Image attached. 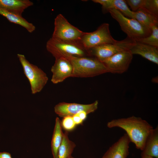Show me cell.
<instances>
[{
    "mask_svg": "<svg viewBox=\"0 0 158 158\" xmlns=\"http://www.w3.org/2000/svg\"><path fill=\"white\" fill-rule=\"evenodd\" d=\"M141 158H155L152 157L147 156H141Z\"/></svg>",
    "mask_w": 158,
    "mask_h": 158,
    "instance_id": "28",
    "label": "cell"
},
{
    "mask_svg": "<svg viewBox=\"0 0 158 158\" xmlns=\"http://www.w3.org/2000/svg\"><path fill=\"white\" fill-rule=\"evenodd\" d=\"M55 59L51 69L52 73L51 81L54 84H57L71 77L73 69L71 63L66 58L61 56Z\"/></svg>",
    "mask_w": 158,
    "mask_h": 158,
    "instance_id": "11",
    "label": "cell"
},
{
    "mask_svg": "<svg viewBox=\"0 0 158 158\" xmlns=\"http://www.w3.org/2000/svg\"><path fill=\"white\" fill-rule=\"evenodd\" d=\"M61 121L58 117L56 118L55 123L51 141V151L53 158H58V150L62 139Z\"/></svg>",
    "mask_w": 158,
    "mask_h": 158,
    "instance_id": "19",
    "label": "cell"
},
{
    "mask_svg": "<svg viewBox=\"0 0 158 158\" xmlns=\"http://www.w3.org/2000/svg\"><path fill=\"white\" fill-rule=\"evenodd\" d=\"M130 50L133 55H140L158 64V48L135 41Z\"/></svg>",
    "mask_w": 158,
    "mask_h": 158,
    "instance_id": "14",
    "label": "cell"
},
{
    "mask_svg": "<svg viewBox=\"0 0 158 158\" xmlns=\"http://www.w3.org/2000/svg\"><path fill=\"white\" fill-rule=\"evenodd\" d=\"M130 142L127 134L125 133L109 147L102 158H126L129 154Z\"/></svg>",
    "mask_w": 158,
    "mask_h": 158,
    "instance_id": "12",
    "label": "cell"
},
{
    "mask_svg": "<svg viewBox=\"0 0 158 158\" xmlns=\"http://www.w3.org/2000/svg\"><path fill=\"white\" fill-rule=\"evenodd\" d=\"M61 122L62 128L68 132L73 130L76 126L71 116L63 117Z\"/></svg>",
    "mask_w": 158,
    "mask_h": 158,
    "instance_id": "22",
    "label": "cell"
},
{
    "mask_svg": "<svg viewBox=\"0 0 158 158\" xmlns=\"http://www.w3.org/2000/svg\"><path fill=\"white\" fill-rule=\"evenodd\" d=\"M46 47L47 51L55 58L66 55L89 56L87 51L79 43L52 37L47 41Z\"/></svg>",
    "mask_w": 158,
    "mask_h": 158,
    "instance_id": "4",
    "label": "cell"
},
{
    "mask_svg": "<svg viewBox=\"0 0 158 158\" xmlns=\"http://www.w3.org/2000/svg\"><path fill=\"white\" fill-rule=\"evenodd\" d=\"M0 158H12V157L9 153L3 152H0Z\"/></svg>",
    "mask_w": 158,
    "mask_h": 158,
    "instance_id": "26",
    "label": "cell"
},
{
    "mask_svg": "<svg viewBox=\"0 0 158 158\" xmlns=\"http://www.w3.org/2000/svg\"><path fill=\"white\" fill-rule=\"evenodd\" d=\"M63 57L68 59L72 65L71 77H93L108 72L103 63L95 57L71 55Z\"/></svg>",
    "mask_w": 158,
    "mask_h": 158,
    "instance_id": "2",
    "label": "cell"
},
{
    "mask_svg": "<svg viewBox=\"0 0 158 158\" xmlns=\"http://www.w3.org/2000/svg\"><path fill=\"white\" fill-rule=\"evenodd\" d=\"M108 12L118 22L127 37L135 41L147 37L151 33V29L142 25L135 19L126 17L117 10L110 9Z\"/></svg>",
    "mask_w": 158,
    "mask_h": 158,
    "instance_id": "3",
    "label": "cell"
},
{
    "mask_svg": "<svg viewBox=\"0 0 158 158\" xmlns=\"http://www.w3.org/2000/svg\"><path fill=\"white\" fill-rule=\"evenodd\" d=\"M76 146L75 143L70 140L68 132L63 133L62 141L58 150V158H67L71 156Z\"/></svg>",
    "mask_w": 158,
    "mask_h": 158,
    "instance_id": "20",
    "label": "cell"
},
{
    "mask_svg": "<svg viewBox=\"0 0 158 158\" xmlns=\"http://www.w3.org/2000/svg\"><path fill=\"white\" fill-rule=\"evenodd\" d=\"M72 117L76 125L83 123V121L80 118L77 114L73 115Z\"/></svg>",
    "mask_w": 158,
    "mask_h": 158,
    "instance_id": "25",
    "label": "cell"
},
{
    "mask_svg": "<svg viewBox=\"0 0 158 158\" xmlns=\"http://www.w3.org/2000/svg\"><path fill=\"white\" fill-rule=\"evenodd\" d=\"M118 41L111 36L109 24L104 23L95 30L91 32H85L79 44L86 50L104 44L114 43Z\"/></svg>",
    "mask_w": 158,
    "mask_h": 158,
    "instance_id": "6",
    "label": "cell"
},
{
    "mask_svg": "<svg viewBox=\"0 0 158 158\" xmlns=\"http://www.w3.org/2000/svg\"><path fill=\"white\" fill-rule=\"evenodd\" d=\"M92 1L101 5L104 12L107 13L109 10L115 9L120 11L126 17L135 19L134 12L129 8L125 0H93Z\"/></svg>",
    "mask_w": 158,
    "mask_h": 158,
    "instance_id": "13",
    "label": "cell"
},
{
    "mask_svg": "<svg viewBox=\"0 0 158 158\" xmlns=\"http://www.w3.org/2000/svg\"><path fill=\"white\" fill-rule=\"evenodd\" d=\"M107 126L109 128L118 127L123 129L131 142L142 151L147 137L153 129L146 121L134 116L112 120L108 122Z\"/></svg>",
    "mask_w": 158,
    "mask_h": 158,
    "instance_id": "1",
    "label": "cell"
},
{
    "mask_svg": "<svg viewBox=\"0 0 158 158\" xmlns=\"http://www.w3.org/2000/svg\"><path fill=\"white\" fill-rule=\"evenodd\" d=\"M125 1L128 6L130 7L131 11L135 12L139 8L144 7L145 0H126Z\"/></svg>",
    "mask_w": 158,
    "mask_h": 158,
    "instance_id": "24",
    "label": "cell"
},
{
    "mask_svg": "<svg viewBox=\"0 0 158 158\" xmlns=\"http://www.w3.org/2000/svg\"><path fill=\"white\" fill-rule=\"evenodd\" d=\"M135 42V40L127 37L124 39L114 43L101 45L87 51L89 56L102 62L105 59L122 51L130 49Z\"/></svg>",
    "mask_w": 158,
    "mask_h": 158,
    "instance_id": "8",
    "label": "cell"
},
{
    "mask_svg": "<svg viewBox=\"0 0 158 158\" xmlns=\"http://www.w3.org/2000/svg\"><path fill=\"white\" fill-rule=\"evenodd\" d=\"M33 5L29 0H0V7L20 16H22L25 10Z\"/></svg>",
    "mask_w": 158,
    "mask_h": 158,
    "instance_id": "16",
    "label": "cell"
},
{
    "mask_svg": "<svg viewBox=\"0 0 158 158\" xmlns=\"http://www.w3.org/2000/svg\"><path fill=\"white\" fill-rule=\"evenodd\" d=\"M143 8L158 17V0H145Z\"/></svg>",
    "mask_w": 158,
    "mask_h": 158,
    "instance_id": "23",
    "label": "cell"
},
{
    "mask_svg": "<svg viewBox=\"0 0 158 158\" xmlns=\"http://www.w3.org/2000/svg\"><path fill=\"white\" fill-rule=\"evenodd\" d=\"M134 16L140 23L150 29L154 25L158 24V17L144 8H141L134 12Z\"/></svg>",
    "mask_w": 158,
    "mask_h": 158,
    "instance_id": "17",
    "label": "cell"
},
{
    "mask_svg": "<svg viewBox=\"0 0 158 158\" xmlns=\"http://www.w3.org/2000/svg\"><path fill=\"white\" fill-rule=\"evenodd\" d=\"M80 118L84 121L86 118L87 113L85 111H81L77 114Z\"/></svg>",
    "mask_w": 158,
    "mask_h": 158,
    "instance_id": "27",
    "label": "cell"
},
{
    "mask_svg": "<svg viewBox=\"0 0 158 158\" xmlns=\"http://www.w3.org/2000/svg\"><path fill=\"white\" fill-rule=\"evenodd\" d=\"M85 32L70 24L63 15L59 14L54 19V29L52 37L79 43Z\"/></svg>",
    "mask_w": 158,
    "mask_h": 158,
    "instance_id": "7",
    "label": "cell"
},
{
    "mask_svg": "<svg viewBox=\"0 0 158 158\" xmlns=\"http://www.w3.org/2000/svg\"><path fill=\"white\" fill-rule=\"evenodd\" d=\"M98 105L97 100L89 104L61 102L55 106L54 110L59 116L63 118L67 116H72L81 111H85L87 114L93 112L97 109Z\"/></svg>",
    "mask_w": 158,
    "mask_h": 158,
    "instance_id": "10",
    "label": "cell"
},
{
    "mask_svg": "<svg viewBox=\"0 0 158 158\" xmlns=\"http://www.w3.org/2000/svg\"><path fill=\"white\" fill-rule=\"evenodd\" d=\"M147 156L158 158V127L153 129L147 137L141 156Z\"/></svg>",
    "mask_w": 158,
    "mask_h": 158,
    "instance_id": "15",
    "label": "cell"
},
{
    "mask_svg": "<svg viewBox=\"0 0 158 158\" xmlns=\"http://www.w3.org/2000/svg\"><path fill=\"white\" fill-rule=\"evenodd\" d=\"M151 33L148 36L135 41L158 48V25L153 26Z\"/></svg>",
    "mask_w": 158,
    "mask_h": 158,
    "instance_id": "21",
    "label": "cell"
},
{
    "mask_svg": "<svg viewBox=\"0 0 158 158\" xmlns=\"http://www.w3.org/2000/svg\"><path fill=\"white\" fill-rule=\"evenodd\" d=\"M67 158H75L73 157L72 156H69V157H68Z\"/></svg>",
    "mask_w": 158,
    "mask_h": 158,
    "instance_id": "29",
    "label": "cell"
},
{
    "mask_svg": "<svg viewBox=\"0 0 158 158\" xmlns=\"http://www.w3.org/2000/svg\"><path fill=\"white\" fill-rule=\"evenodd\" d=\"M17 56L30 84L32 94L40 92L48 81L46 74L37 66L30 63L24 55L18 54Z\"/></svg>",
    "mask_w": 158,
    "mask_h": 158,
    "instance_id": "5",
    "label": "cell"
},
{
    "mask_svg": "<svg viewBox=\"0 0 158 158\" xmlns=\"http://www.w3.org/2000/svg\"><path fill=\"white\" fill-rule=\"evenodd\" d=\"M0 15L5 17L10 22L19 25L25 28L29 32L32 33L35 29V27L23 18L11 12L0 6Z\"/></svg>",
    "mask_w": 158,
    "mask_h": 158,
    "instance_id": "18",
    "label": "cell"
},
{
    "mask_svg": "<svg viewBox=\"0 0 158 158\" xmlns=\"http://www.w3.org/2000/svg\"><path fill=\"white\" fill-rule=\"evenodd\" d=\"M133 55L130 49L126 50L114 55L102 62L108 72L121 74L128 70L131 62Z\"/></svg>",
    "mask_w": 158,
    "mask_h": 158,
    "instance_id": "9",
    "label": "cell"
}]
</instances>
